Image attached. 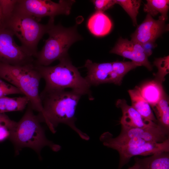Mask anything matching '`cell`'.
<instances>
[{
    "mask_svg": "<svg viewBox=\"0 0 169 169\" xmlns=\"http://www.w3.org/2000/svg\"><path fill=\"white\" fill-rule=\"evenodd\" d=\"M43 115L38 117L41 122L46 123L53 133L60 123L65 124L75 131L83 139L89 140V136L76 126L75 111L79 101L83 95L71 90L45 89L39 94Z\"/></svg>",
    "mask_w": 169,
    "mask_h": 169,
    "instance_id": "6da1fadb",
    "label": "cell"
},
{
    "mask_svg": "<svg viewBox=\"0 0 169 169\" xmlns=\"http://www.w3.org/2000/svg\"><path fill=\"white\" fill-rule=\"evenodd\" d=\"M59 63L54 66L35 65L42 79L45 81L44 89L65 90L69 88L87 95L90 100L94 98L91 86L81 75L78 69L72 64L69 56L59 60Z\"/></svg>",
    "mask_w": 169,
    "mask_h": 169,
    "instance_id": "7a4b0ae2",
    "label": "cell"
},
{
    "mask_svg": "<svg viewBox=\"0 0 169 169\" xmlns=\"http://www.w3.org/2000/svg\"><path fill=\"white\" fill-rule=\"evenodd\" d=\"M0 78L18 89L29 100L33 110L43 115L39 88L41 76L34 63L21 65L0 64Z\"/></svg>",
    "mask_w": 169,
    "mask_h": 169,
    "instance_id": "3957f363",
    "label": "cell"
},
{
    "mask_svg": "<svg viewBox=\"0 0 169 169\" xmlns=\"http://www.w3.org/2000/svg\"><path fill=\"white\" fill-rule=\"evenodd\" d=\"M33 110L29 103L24 115L10 132L9 138L15 146L16 153L26 147L33 149L39 154L42 148L46 146L54 151H59L60 146L46 138L41 122Z\"/></svg>",
    "mask_w": 169,
    "mask_h": 169,
    "instance_id": "277c9868",
    "label": "cell"
},
{
    "mask_svg": "<svg viewBox=\"0 0 169 169\" xmlns=\"http://www.w3.org/2000/svg\"><path fill=\"white\" fill-rule=\"evenodd\" d=\"M53 21L47 33L48 38L42 49L38 51L35 58V65L48 66L54 61L69 56L68 50L73 44L82 39L77 26L66 28L61 24L55 25Z\"/></svg>",
    "mask_w": 169,
    "mask_h": 169,
    "instance_id": "5b68a950",
    "label": "cell"
},
{
    "mask_svg": "<svg viewBox=\"0 0 169 169\" xmlns=\"http://www.w3.org/2000/svg\"><path fill=\"white\" fill-rule=\"evenodd\" d=\"M54 18H49L46 24L15 8L12 14L4 21L3 25L9 29L20 41L21 45L35 58L38 44L47 31Z\"/></svg>",
    "mask_w": 169,
    "mask_h": 169,
    "instance_id": "8992f818",
    "label": "cell"
},
{
    "mask_svg": "<svg viewBox=\"0 0 169 169\" xmlns=\"http://www.w3.org/2000/svg\"><path fill=\"white\" fill-rule=\"evenodd\" d=\"M73 0H17L15 8L32 17L39 22L45 17L54 18L60 14H70Z\"/></svg>",
    "mask_w": 169,
    "mask_h": 169,
    "instance_id": "52a82bcc",
    "label": "cell"
},
{
    "mask_svg": "<svg viewBox=\"0 0 169 169\" xmlns=\"http://www.w3.org/2000/svg\"><path fill=\"white\" fill-rule=\"evenodd\" d=\"M14 36L3 24L0 27V64L21 65L34 63V57L15 43Z\"/></svg>",
    "mask_w": 169,
    "mask_h": 169,
    "instance_id": "ba28073f",
    "label": "cell"
},
{
    "mask_svg": "<svg viewBox=\"0 0 169 169\" xmlns=\"http://www.w3.org/2000/svg\"><path fill=\"white\" fill-rule=\"evenodd\" d=\"M169 30V24L160 19L155 20L147 14L143 22L137 26L131 34V40L140 44L146 42H155L162 34Z\"/></svg>",
    "mask_w": 169,
    "mask_h": 169,
    "instance_id": "9c48e42d",
    "label": "cell"
},
{
    "mask_svg": "<svg viewBox=\"0 0 169 169\" xmlns=\"http://www.w3.org/2000/svg\"><path fill=\"white\" fill-rule=\"evenodd\" d=\"M114 150L119 154L118 169H121L134 156L152 155L157 153L169 152V138L162 142H147L136 146L117 147Z\"/></svg>",
    "mask_w": 169,
    "mask_h": 169,
    "instance_id": "30bf717a",
    "label": "cell"
},
{
    "mask_svg": "<svg viewBox=\"0 0 169 169\" xmlns=\"http://www.w3.org/2000/svg\"><path fill=\"white\" fill-rule=\"evenodd\" d=\"M110 53L131 60L139 66H143L151 71L152 66L141 44L120 37Z\"/></svg>",
    "mask_w": 169,
    "mask_h": 169,
    "instance_id": "8fae6325",
    "label": "cell"
},
{
    "mask_svg": "<svg viewBox=\"0 0 169 169\" xmlns=\"http://www.w3.org/2000/svg\"><path fill=\"white\" fill-rule=\"evenodd\" d=\"M120 137L135 138L147 142H162L169 139V133L160 125L144 128L127 127L121 126V130L118 136Z\"/></svg>",
    "mask_w": 169,
    "mask_h": 169,
    "instance_id": "7c38bea8",
    "label": "cell"
},
{
    "mask_svg": "<svg viewBox=\"0 0 169 169\" xmlns=\"http://www.w3.org/2000/svg\"><path fill=\"white\" fill-rule=\"evenodd\" d=\"M84 67L87 71L85 78L91 86L112 83V62L98 63L87 59Z\"/></svg>",
    "mask_w": 169,
    "mask_h": 169,
    "instance_id": "4fadbf2b",
    "label": "cell"
},
{
    "mask_svg": "<svg viewBox=\"0 0 169 169\" xmlns=\"http://www.w3.org/2000/svg\"><path fill=\"white\" fill-rule=\"evenodd\" d=\"M116 105L122 111V116L120 120L122 126L144 128L158 124L143 117L131 105H128L125 99L117 100Z\"/></svg>",
    "mask_w": 169,
    "mask_h": 169,
    "instance_id": "5bb4252c",
    "label": "cell"
},
{
    "mask_svg": "<svg viewBox=\"0 0 169 169\" xmlns=\"http://www.w3.org/2000/svg\"><path fill=\"white\" fill-rule=\"evenodd\" d=\"M112 26L109 18L103 12L96 11L89 18L87 27L93 35L97 37L104 36L110 32Z\"/></svg>",
    "mask_w": 169,
    "mask_h": 169,
    "instance_id": "9a60e30c",
    "label": "cell"
},
{
    "mask_svg": "<svg viewBox=\"0 0 169 169\" xmlns=\"http://www.w3.org/2000/svg\"><path fill=\"white\" fill-rule=\"evenodd\" d=\"M138 87L141 95L151 107L157 103L166 93L162 84L154 79L145 82Z\"/></svg>",
    "mask_w": 169,
    "mask_h": 169,
    "instance_id": "2e32d148",
    "label": "cell"
},
{
    "mask_svg": "<svg viewBox=\"0 0 169 169\" xmlns=\"http://www.w3.org/2000/svg\"><path fill=\"white\" fill-rule=\"evenodd\" d=\"M128 93L131 100V106L144 118L158 123L150 105L141 95L138 86L129 90Z\"/></svg>",
    "mask_w": 169,
    "mask_h": 169,
    "instance_id": "e0dca14e",
    "label": "cell"
},
{
    "mask_svg": "<svg viewBox=\"0 0 169 169\" xmlns=\"http://www.w3.org/2000/svg\"><path fill=\"white\" fill-rule=\"evenodd\" d=\"M136 158L142 169H169V152L157 153L143 159Z\"/></svg>",
    "mask_w": 169,
    "mask_h": 169,
    "instance_id": "ac0fdd59",
    "label": "cell"
},
{
    "mask_svg": "<svg viewBox=\"0 0 169 169\" xmlns=\"http://www.w3.org/2000/svg\"><path fill=\"white\" fill-rule=\"evenodd\" d=\"M169 102L165 93L160 100L151 107L154 112L158 124L165 131H169Z\"/></svg>",
    "mask_w": 169,
    "mask_h": 169,
    "instance_id": "d6986e66",
    "label": "cell"
},
{
    "mask_svg": "<svg viewBox=\"0 0 169 169\" xmlns=\"http://www.w3.org/2000/svg\"><path fill=\"white\" fill-rule=\"evenodd\" d=\"M29 102L26 96L8 97L6 96L0 98V114L5 112L22 111Z\"/></svg>",
    "mask_w": 169,
    "mask_h": 169,
    "instance_id": "ffe728a7",
    "label": "cell"
},
{
    "mask_svg": "<svg viewBox=\"0 0 169 169\" xmlns=\"http://www.w3.org/2000/svg\"><path fill=\"white\" fill-rule=\"evenodd\" d=\"M144 4V11L152 17L161 14L159 19L166 21L168 19L167 13L169 8L168 0H147Z\"/></svg>",
    "mask_w": 169,
    "mask_h": 169,
    "instance_id": "44dd1931",
    "label": "cell"
},
{
    "mask_svg": "<svg viewBox=\"0 0 169 169\" xmlns=\"http://www.w3.org/2000/svg\"><path fill=\"white\" fill-rule=\"evenodd\" d=\"M115 4L120 5L131 19L133 24L137 25V16L141 1L140 0H115Z\"/></svg>",
    "mask_w": 169,
    "mask_h": 169,
    "instance_id": "7402d4cb",
    "label": "cell"
},
{
    "mask_svg": "<svg viewBox=\"0 0 169 169\" xmlns=\"http://www.w3.org/2000/svg\"><path fill=\"white\" fill-rule=\"evenodd\" d=\"M153 65L158 69L154 79L162 84L165 80V77L169 72V56L156 59Z\"/></svg>",
    "mask_w": 169,
    "mask_h": 169,
    "instance_id": "603a6c76",
    "label": "cell"
},
{
    "mask_svg": "<svg viewBox=\"0 0 169 169\" xmlns=\"http://www.w3.org/2000/svg\"><path fill=\"white\" fill-rule=\"evenodd\" d=\"M113 70L122 80L124 76L130 70L139 66L137 63L131 61H116L112 62Z\"/></svg>",
    "mask_w": 169,
    "mask_h": 169,
    "instance_id": "cb8c5ba5",
    "label": "cell"
},
{
    "mask_svg": "<svg viewBox=\"0 0 169 169\" xmlns=\"http://www.w3.org/2000/svg\"><path fill=\"white\" fill-rule=\"evenodd\" d=\"M13 94L23 95L17 88L0 78V98Z\"/></svg>",
    "mask_w": 169,
    "mask_h": 169,
    "instance_id": "d4e9b609",
    "label": "cell"
},
{
    "mask_svg": "<svg viewBox=\"0 0 169 169\" xmlns=\"http://www.w3.org/2000/svg\"><path fill=\"white\" fill-rule=\"evenodd\" d=\"M17 0H0V8L4 21L13 13Z\"/></svg>",
    "mask_w": 169,
    "mask_h": 169,
    "instance_id": "484cf974",
    "label": "cell"
},
{
    "mask_svg": "<svg viewBox=\"0 0 169 169\" xmlns=\"http://www.w3.org/2000/svg\"><path fill=\"white\" fill-rule=\"evenodd\" d=\"M92 2L96 11L103 12L115 4V0H94Z\"/></svg>",
    "mask_w": 169,
    "mask_h": 169,
    "instance_id": "4316f807",
    "label": "cell"
},
{
    "mask_svg": "<svg viewBox=\"0 0 169 169\" xmlns=\"http://www.w3.org/2000/svg\"><path fill=\"white\" fill-rule=\"evenodd\" d=\"M17 122L11 120L5 113L0 114V125L7 127L10 132L15 128Z\"/></svg>",
    "mask_w": 169,
    "mask_h": 169,
    "instance_id": "83f0119b",
    "label": "cell"
},
{
    "mask_svg": "<svg viewBox=\"0 0 169 169\" xmlns=\"http://www.w3.org/2000/svg\"><path fill=\"white\" fill-rule=\"evenodd\" d=\"M141 45L145 54L148 57L152 54L153 49L157 46L155 42H146Z\"/></svg>",
    "mask_w": 169,
    "mask_h": 169,
    "instance_id": "f1b7e54d",
    "label": "cell"
},
{
    "mask_svg": "<svg viewBox=\"0 0 169 169\" xmlns=\"http://www.w3.org/2000/svg\"><path fill=\"white\" fill-rule=\"evenodd\" d=\"M10 131L7 127L0 125V141H3L8 138H9Z\"/></svg>",
    "mask_w": 169,
    "mask_h": 169,
    "instance_id": "f546056e",
    "label": "cell"
},
{
    "mask_svg": "<svg viewBox=\"0 0 169 169\" xmlns=\"http://www.w3.org/2000/svg\"><path fill=\"white\" fill-rule=\"evenodd\" d=\"M134 159L135 161L134 164L127 169H142L139 163L136 158H135Z\"/></svg>",
    "mask_w": 169,
    "mask_h": 169,
    "instance_id": "4dcf8cb0",
    "label": "cell"
},
{
    "mask_svg": "<svg viewBox=\"0 0 169 169\" xmlns=\"http://www.w3.org/2000/svg\"><path fill=\"white\" fill-rule=\"evenodd\" d=\"M4 23V19L2 13L1 9L0 8V27L3 25Z\"/></svg>",
    "mask_w": 169,
    "mask_h": 169,
    "instance_id": "1f68e13d",
    "label": "cell"
}]
</instances>
